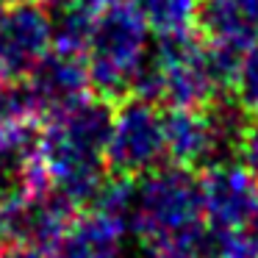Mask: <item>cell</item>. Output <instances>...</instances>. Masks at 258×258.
<instances>
[{"instance_id": "cell-1", "label": "cell", "mask_w": 258, "mask_h": 258, "mask_svg": "<svg viewBox=\"0 0 258 258\" xmlns=\"http://www.w3.org/2000/svg\"><path fill=\"white\" fill-rule=\"evenodd\" d=\"M111 117V103L86 95L84 100L45 117L39 128L36 158L50 189L75 206L92 203L108 178L106 147Z\"/></svg>"}, {"instance_id": "cell-2", "label": "cell", "mask_w": 258, "mask_h": 258, "mask_svg": "<svg viewBox=\"0 0 258 258\" xmlns=\"http://www.w3.org/2000/svg\"><path fill=\"white\" fill-rule=\"evenodd\" d=\"M131 228L147 258H214V233L191 169L172 164L147 172L136 186Z\"/></svg>"}, {"instance_id": "cell-3", "label": "cell", "mask_w": 258, "mask_h": 258, "mask_svg": "<svg viewBox=\"0 0 258 258\" xmlns=\"http://www.w3.org/2000/svg\"><path fill=\"white\" fill-rule=\"evenodd\" d=\"M219 89L211 70L208 47L195 34L158 36L156 50L147 53L131 97L167 103L169 108H206Z\"/></svg>"}, {"instance_id": "cell-4", "label": "cell", "mask_w": 258, "mask_h": 258, "mask_svg": "<svg viewBox=\"0 0 258 258\" xmlns=\"http://www.w3.org/2000/svg\"><path fill=\"white\" fill-rule=\"evenodd\" d=\"M147 53V25L131 3L122 0L97 12L84 56L89 86L108 103L131 97Z\"/></svg>"}, {"instance_id": "cell-5", "label": "cell", "mask_w": 258, "mask_h": 258, "mask_svg": "<svg viewBox=\"0 0 258 258\" xmlns=\"http://www.w3.org/2000/svg\"><path fill=\"white\" fill-rule=\"evenodd\" d=\"M167 158L164 114L156 103L125 97L111 117V134L106 147V164L111 175L145 178Z\"/></svg>"}, {"instance_id": "cell-6", "label": "cell", "mask_w": 258, "mask_h": 258, "mask_svg": "<svg viewBox=\"0 0 258 258\" xmlns=\"http://www.w3.org/2000/svg\"><path fill=\"white\" fill-rule=\"evenodd\" d=\"M53 50L50 12L36 0H17L0 14V81L23 84Z\"/></svg>"}, {"instance_id": "cell-7", "label": "cell", "mask_w": 258, "mask_h": 258, "mask_svg": "<svg viewBox=\"0 0 258 258\" xmlns=\"http://www.w3.org/2000/svg\"><path fill=\"white\" fill-rule=\"evenodd\" d=\"M200 197L211 233L241 230L258 203V180L241 164L214 161L203 169Z\"/></svg>"}, {"instance_id": "cell-8", "label": "cell", "mask_w": 258, "mask_h": 258, "mask_svg": "<svg viewBox=\"0 0 258 258\" xmlns=\"http://www.w3.org/2000/svg\"><path fill=\"white\" fill-rule=\"evenodd\" d=\"M23 86L31 97L36 117L45 119L86 97V92H89L86 61L81 56H67V53L50 50L34 67V73L23 81Z\"/></svg>"}, {"instance_id": "cell-9", "label": "cell", "mask_w": 258, "mask_h": 258, "mask_svg": "<svg viewBox=\"0 0 258 258\" xmlns=\"http://www.w3.org/2000/svg\"><path fill=\"white\" fill-rule=\"evenodd\" d=\"M197 28L206 45L244 53L258 39V0H200Z\"/></svg>"}, {"instance_id": "cell-10", "label": "cell", "mask_w": 258, "mask_h": 258, "mask_svg": "<svg viewBox=\"0 0 258 258\" xmlns=\"http://www.w3.org/2000/svg\"><path fill=\"white\" fill-rule=\"evenodd\" d=\"M128 225L108 214L92 208L84 217H75L50 258H122V236Z\"/></svg>"}, {"instance_id": "cell-11", "label": "cell", "mask_w": 258, "mask_h": 258, "mask_svg": "<svg viewBox=\"0 0 258 258\" xmlns=\"http://www.w3.org/2000/svg\"><path fill=\"white\" fill-rule=\"evenodd\" d=\"M131 6L156 36L191 34L197 28L200 0H131Z\"/></svg>"}, {"instance_id": "cell-12", "label": "cell", "mask_w": 258, "mask_h": 258, "mask_svg": "<svg viewBox=\"0 0 258 258\" xmlns=\"http://www.w3.org/2000/svg\"><path fill=\"white\" fill-rule=\"evenodd\" d=\"M31 195L34 191L23 169L0 161V244H17L20 222Z\"/></svg>"}, {"instance_id": "cell-13", "label": "cell", "mask_w": 258, "mask_h": 258, "mask_svg": "<svg viewBox=\"0 0 258 258\" xmlns=\"http://www.w3.org/2000/svg\"><path fill=\"white\" fill-rule=\"evenodd\" d=\"M50 23H53V50L84 58L92 39V28H95V12L78 6L73 0H67V3L61 0V6L50 14Z\"/></svg>"}, {"instance_id": "cell-14", "label": "cell", "mask_w": 258, "mask_h": 258, "mask_svg": "<svg viewBox=\"0 0 258 258\" xmlns=\"http://www.w3.org/2000/svg\"><path fill=\"white\" fill-rule=\"evenodd\" d=\"M233 89L239 95L241 108L258 114V39L247 47L244 58H241V67H239V75H236Z\"/></svg>"}, {"instance_id": "cell-15", "label": "cell", "mask_w": 258, "mask_h": 258, "mask_svg": "<svg viewBox=\"0 0 258 258\" xmlns=\"http://www.w3.org/2000/svg\"><path fill=\"white\" fill-rule=\"evenodd\" d=\"M239 156H241V167L258 180V114L244 122V131L239 136Z\"/></svg>"}, {"instance_id": "cell-16", "label": "cell", "mask_w": 258, "mask_h": 258, "mask_svg": "<svg viewBox=\"0 0 258 258\" xmlns=\"http://www.w3.org/2000/svg\"><path fill=\"white\" fill-rule=\"evenodd\" d=\"M0 258H50V252L39 250V247H31V244H6Z\"/></svg>"}, {"instance_id": "cell-17", "label": "cell", "mask_w": 258, "mask_h": 258, "mask_svg": "<svg viewBox=\"0 0 258 258\" xmlns=\"http://www.w3.org/2000/svg\"><path fill=\"white\" fill-rule=\"evenodd\" d=\"M241 236H244L247 244H250L252 250L258 252V203H255V208H252V214L247 217L244 228H241Z\"/></svg>"}, {"instance_id": "cell-18", "label": "cell", "mask_w": 258, "mask_h": 258, "mask_svg": "<svg viewBox=\"0 0 258 258\" xmlns=\"http://www.w3.org/2000/svg\"><path fill=\"white\" fill-rule=\"evenodd\" d=\"M73 3H78V6H84V9H89V12H103V9H108V6H117V3H122V0H73Z\"/></svg>"}, {"instance_id": "cell-19", "label": "cell", "mask_w": 258, "mask_h": 258, "mask_svg": "<svg viewBox=\"0 0 258 258\" xmlns=\"http://www.w3.org/2000/svg\"><path fill=\"white\" fill-rule=\"evenodd\" d=\"M14 3H17V0H14ZM36 3H42V6H45V3H61V0H36Z\"/></svg>"}, {"instance_id": "cell-20", "label": "cell", "mask_w": 258, "mask_h": 258, "mask_svg": "<svg viewBox=\"0 0 258 258\" xmlns=\"http://www.w3.org/2000/svg\"><path fill=\"white\" fill-rule=\"evenodd\" d=\"M3 9H6V0H0V14H3Z\"/></svg>"}]
</instances>
